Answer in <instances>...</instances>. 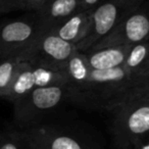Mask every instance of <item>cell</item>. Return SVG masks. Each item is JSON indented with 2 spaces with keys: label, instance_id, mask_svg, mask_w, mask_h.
Returning a JSON list of instances; mask_svg holds the SVG:
<instances>
[{
  "label": "cell",
  "instance_id": "6da1fadb",
  "mask_svg": "<svg viewBox=\"0 0 149 149\" xmlns=\"http://www.w3.org/2000/svg\"><path fill=\"white\" fill-rule=\"evenodd\" d=\"M149 86V76L135 74L124 66L91 70L86 86L72 97V102L98 111H111L133 93Z\"/></svg>",
  "mask_w": 149,
  "mask_h": 149
},
{
  "label": "cell",
  "instance_id": "7a4b0ae2",
  "mask_svg": "<svg viewBox=\"0 0 149 149\" xmlns=\"http://www.w3.org/2000/svg\"><path fill=\"white\" fill-rule=\"evenodd\" d=\"M110 112L111 134L118 149H130L137 141L148 138L149 86L133 93Z\"/></svg>",
  "mask_w": 149,
  "mask_h": 149
},
{
  "label": "cell",
  "instance_id": "3957f363",
  "mask_svg": "<svg viewBox=\"0 0 149 149\" xmlns=\"http://www.w3.org/2000/svg\"><path fill=\"white\" fill-rule=\"evenodd\" d=\"M72 90L68 85L38 87L13 104L15 122L22 130L39 125L40 120L57 108L64 100H70Z\"/></svg>",
  "mask_w": 149,
  "mask_h": 149
},
{
  "label": "cell",
  "instance_id": "277c9868",
  "mask_svg": "<svg viewBox=\"0 0 149 149\" xmlns=\"http://www.w3.org/2000/svg\"><path fill=\"white\" fill-rule=\"evenodd\" d=\"M76 50L74 44L64 41L49 31L41 30L15 56L19 61L61 72L64 63Z\"/></svg>",
  "mask_w": 149,
  "mask_h": 149
},
{
  "label": "cell",
  "instance_id": "5b68a950",
  "mask_svg": "<svg viewBox=\"0 0 149 149\" xmlns=\"http://www.w3.org/2000/svg\"><path fill=\"white\" fill-rule=\"evenodd\" d=\"M144 0H105L92 9L87 35L76 44L77 50L86 52L123 19L137 11Z\"/></svg>",
  "mask_w": 149,
  "mask_h": 149
},
{
  "label": "cell",
  "instance_id": "8992f818",
  "mask_svg": "<svg viewBox=\"0 0 149 149\" xmlns=\"http://www.w3.org/2000/svg\"><path fill=\"white\" fill-rule=\"evenodd\" d=\"M50 85H68L63 72L21 61L5 99L15 103L35 88Z\"/></svg>",
  "mask_w": 149,
  "mask_h": 149
},
{
  "label": "cell",
  "instance_id": "52a82bcc",
  "mask_svg": "<svg viewBox=\"0 0 149 149\" xmlns=\"http://www.w3.org/2000/svg\"><path fill=\"white\" fill-rule=\"evenodd\" d=\"M148 15L146 11L141 10V8H139L134 13L123 19L105 36H103L101 39L94 43L88 50L134 45L145 40H148Z\"/></svg>",
  "mask_w": 149,
  "mask_h": 149
},
{
  "label": "cell",
  "instance_id": "ba28073f",
  "mask_svg": "<svg viewBox=\"0 0 149 149\" xmlns=\"http://www.w3.org/2000/svg\"><path fill=\"white\" fill-rule=\"evenodd\" d=\"M21 133L32 149H94L74 134L49 125H37Z\"/></svg>",
  "mask_w": 149,
  "mask_h": 149
},
{
  "label": "cell",
  "instance_id": "9c48e42d",
  "mask_svg": "<svg viewBox=\"0 0 149 149\" xmlns=\"http://www.w3.org/2000/svg\"><path fill=\"white\" fill-rule=\"evenodd\" d=\"M42 30L39 19H19L0 24V59L15 56Z\"/></svg>",
  "mask_w": 149,
  "mask_h": 149
},
{
  "label": "cell",
  "instance_id": "30bf717a",
  "mask_svg": "<svg viewBox=\"0 0 149 149\" xmlns=\"http://www.w3.org/2000/svg\"><path fill=\"white\" fill-rule=\"evenodd\" d=\"M80 11V0H48L37 13L42 30L56 27L74 13Z\"/></svg>",
  "mask_w": 149,
  "mask_h": 149
},
{
  "label": "cell",
  "instance_id": "8fae6325",
  "mask_svg": "<svg viewBox=\"0 0 149 149\" xmlns=\"http://www.w3.org/2000/svg\"><path fill=\"white\" fill-rule=\"evenodd\" d=\"M92 10H82L74 13L56 27L46 30L62 40L72 44H78L89 31Z\"/></svg>",
  "mask_w": 149,
  "mask_h": 149
},
{
  "label": "cell",
  "instance_id": "7c38bea8",
  "mask_svg": "<svg viewBox=\"0 0 149 149\" xmlns=\"http://www.w3.org/2000/svg\"><path fill=\"white\" fill-rule=\"evenodd\" d=\"M90 70L91 68L88 64L86 54L79 50H76L64 63L61 72L65 76L68 86L72 90L70 100L86 86Z\"/></svg>",
  "mask_w": 149,
  "mask_h": 149
},
{
  "label": "cell",
  "instance_id": "4fadbf2b",
  "mask_svg": "<svg viewBox=\"0 0 149 149\" xmlns=\"http://www.w3.org/2000/svg\"><path fill=\"white\" fill-rule=\"evenodd\" d=\"M133 45L100 48L84 52L91 70H109L122 66Z\"/></svg>",
  "mask_w": 149,
  "mask_h": 149
},
{
  "label": "cell",
  "instance_id": "5bb4252c",
  "mask_svg": "<svg viewBox=\"0 0 149 149\" xmlns=\"http://www.w3.org/2000/svg\"><path fill=\"white\" fill-rule=\"evenodd\" d=\"M123 66L135 74L149 76L148 40L134 44L128 52Z\"/></svg>",
  "mask_w": 149,
  "mask_h": 149
},
{
  "label": "cell",
  "instance_id": "9a60e30c",
  "mask_svg": "<svg viewBox=\"0 0 149 149\" xmlns=\"http://www.w3.org/2000/svg\"><path fill=\"white\" fill-rule=\"evenodd\" d=\"M21 63L17 56L0 59V98L5 99Z\"/></svg>",
  "mask_w": 149,
  "mask_h": 149
},
{
  "label": "cell",
  "instance_id": "2e32d148",
  "mask_svg": "<svg viewBox=\"0 0 149 149\" xmlns=\"http://www.w3.org/2000/svg\"><path fill=\"white\" fill-rule=\"evenodd\" d=\"M0 149H32L23 137L21 131L1 132L0 131Z\"/></svg>",
  "mask_w": 149,
  "mask_h": 149
},
{
  "label": "cell",
  "instance_id": "e0dca14e",
  "mask_svg": "<svg viewBox=\"0 0 149 149\" xmlns=\"http://www.w3.org/2000/svg\"><path fill=\"white\" fill-rule=\"evenodd\" d=\"M48 0H10L6 3V10H34L38 11Z\"/></svg>",
  "mask_w": 149,
  "mask_h": 149
},
{
  "label": "cell",
  "instance_id": "ac0fdd59",
  "mask_svg": "<svg viewBox=\"0 0 149 149\" xmlns=\"http://www.w3.org/2000/svg\"><path fill=\"white\" fill-rule=\"evenodd\" d=\"M105 0H80V11L92 10Z\"/></svg>",
  "mask_w": 149,
  "mask_h": 149
},
{
  "label": "cell",
  "instance_id": "d6986e66",
  "mask_svg": "<svg viewBox=\"0 0 149 149\" xmlns=\"http://www.w3.org/2000/svg\"><path fill=\"white\" fill-rule=\"evenodd\" d=\"M130 149H149V138H145L137 141L132 145Z\"/></svg>",
  "mask_w": 149,
  "mask_h": 149
},
{
  "label": "cell",
  "instance_id": "ffe728a7",
  "mask_svg": "<svg viewBox=\"0 0 149 149\" xmlns=\"http://www.w3.org/2000/svg\"><path fill=\"white\" fill-rule=\"evenodd\" d=\"M6 13V8H5L4 3L0 1V13Z\"/></svg>",
  "mask_w": 149,
  "mask_h": 149
},
{
  "label": "cell",
  "instance_id": "44dd1931",
  "mask_svg": "<svg viewBox=\"0 0 149 149\" xmlns=\"http://www.w3.org/2000/svg\"><path fill=\"white\" fill-rule=\"evenodd\" d=\"M0 1H1V2H3L4 3V5H5V8H6V3L8 2V1H10V0H0ZM7 11V10H6Z\"/></svg>",
  "mask_w": 149,
  "mask_h": 149
}]
</instances>
